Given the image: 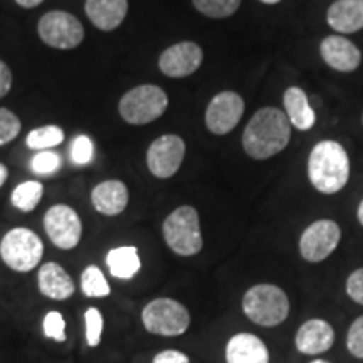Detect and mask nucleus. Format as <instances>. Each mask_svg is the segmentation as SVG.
Wrapping results in <instances>:
<instances>
[{
	"label": "nucleus",
	"mask_w": 363,
	"mask_h": 363,
	"mask_svg": "<svg viewBox=\"0 0 363 363\" xmlns=\"http://www.w3.org/2000/svg\"><path fill=\"white\" fill-rule=\"evenodd\" d=\"M142 321L147 331L162 337H179L190 326V313L182 303L170 298H157L142 311Z\"/></svg>",
	"instance_id": "nucleus-7"
},
{
	"label": "nucleus",
	"mask_w": 363,
	"mask_h": 363,
	"mask_svg": "<svg viewBox=\"0 0 363 363\" xmlns=\"http://www.w3.org/2000/svg\"><path fill=\"white\" fill-rule=\"evenodd\" d=\"M311 363H330V362H326V360H313Z\"/></svg>",
	"instance_id": "nucleus-40"
},
{
	"label": "nucleus",
	"mask_w": 363,
	"mask_h": 363,
	"mask_svg": "<svg viewBox=\"0 0 363 363\" xmlns=\"http://www.w3.org/2000/svg\"><path fill=\"white\" fill-rule=\"evenodd\" d=\"M62 140H65V133H62V130L56 125H48L30 131V133L27 135L26 143L30 150L44 152V150L57 147L59 143H62Z\"/></svg>",
	"instance_id": "nucleus-25"
},
{
	"label": "nucleus",
	"mask_w": 363,
	"mask_h": 363,
	"mask_svg": "<svg viewBox=\"0 0 363 363\" xmlns=\"http://www.w3.org/2000/svg\"><path fill=\"white\" fill-rule=\"evenodd\" d=\"M345 288H347V294L353 301L358 303V305H363V267L353 271L348 276Z\"/></svg>",
	"instance_id": "nucleus-33"
},
{
	"label": "nucleus",
	"mask_w": 363,
	"mask_h": 363,
	"mask_svg": "<svg viewBox=\"0 0 363 363\" xmlns=\"http://www.w3.org/2000/svg\"><path fill=\"white\" fill-rule=\"evenodd\" d=\"M84 325H86V342L89 347H98L101 342L103 333V315L98 308H88L84 313Z\"/></svg>",
	"instance_id": "nucleus-27"
},
{
	"label": "nucleus",
	"mask_w": 363,
	"mask_h": 363,
	"mask_svg": "<svg viewBox=\"0 0 363 363\" xmlns=\"http://www.w3.org/2000/svg\"><path fill=\"white\" fill-rule=\"evenodd\" d=\"M71 158L76 165H86V163L91 162V158H93V142L89 140V136H76L74 142H72Z\"/></svg>",
	"instance_id": "nucleus-32"
},
{
	"label": "nucleus",
	"mask_w": 363,
	"mask_h": 363,
	"mask_svg": "<svg viewBox=\"0 0 363 363\" xmlns=\"http://www.w3.org/2000/svg\"><path fill=\"white\" fill-rule=\"evenodd\" d=\"M362 125H363V113H362Z\"/></svg>",
	"instance_id": "nucleus-41"
},
{
	"label": "nucleus",
	"mask_w": 363,
	"mask_h": 363,
	"mask_svg": "<svg viewBox=\"0 0 363 363\" xmlns=\"http://www.w3.org/2000/svg\"><path fill=\"white\" fill-rule=\"evenodd\" d=\"M43 194H44L43 184H39V182H34V180L24 182V184L17 185V187L13 189L12 197H11L12 206L19 208L22 212H30L39 206L40 199H43Z\"/></svg>",
	"instance_id": "nucleus-23"
},
{
	"label": "nucleus",
	"mask_w": 363,
	"mask_h": 363,
	"mask_svg": "<svg viewBox=\"0 0 363 363\" xmlns=\"http://www.w3.org/2000/svg\"><path fill=\"white\" fill-rule=\"evenodd\" d=\"M17 4H19L21 7L24 9H33V7H38L40 4L44 2V0H16Z\"/></svg>",
	"instance_id": "nucleus-36"
},
{
	"label": "nucleus",
	"mask_w": 363,
	"mask_h": 363,
	"mask_svg": "<svg viewBox=\"0 0 363 363\" xmlns=\"http://www.w3.org/2000/svg\"><path fill=\"white\" fill-rule=\"evenodd\" d=\"M357 217H358V222H360L362 227H363V199L360 202V206H358V211H357Z\"/></svg>",
	"instance_id": "nucleus-38"
},
{
	"label": "nucleus",
	"mask_w": 363,
	"mask_h": 363,
	"mask_svg": "<svg viewBox=\"0 0 363 363\" xmlns=\"http://www.w3.org/2000/svg\"><path fill=\"white\" fill-rule=\"evenodd\" d=\"M289 140L291 123L286 113L274 106H266L249 120L242 133V147L254 160H267L283 152Z\"/></svg>",
	"instance_id": "nucleus-1"
},
{
	"label": "nucleus",
	"mask_w": 363,
	"mask_h": 363,
	"mask_svg": "<svg viewBox=\"0 0 363 363\" xmlns=\"http://www.w3.org/2000/svg\"><path fill=\"white\" fill-rule=\"evenodd\" d=\"M294 342L303 355H320L333 347L335 330L331 328L328 321L315 318L299 326Z\"/></svg>",
	"instance_id": "nucleus-15"
},
{
	"label": "nucleus",
	"mask_w": 363,
	"mask_h": 363,
	"mask_svg": "<svg viewBox=\"0 0 363 363\" xmlns=\"http://www.w3.org/2000/svg\"><path fill=\"white\" fill-rule=\"evenodd\" d=\"M246 110V103L235 91H222L208 103L206 111L207 130L214 135L230 133L239 125Z\"/></svg>",
	"instance_id": "nucleus-11"
},
{
	"label": "nucleus",
	"mask_w": 363,
	"mask_h": 363,
	"mask_svg": "<svg viewBox=\"0 0 363 363\" xmlns=\"http://www.w3.org/2000/svg\"><path fill=\"white\" fill-rule=\"evenodd\" d=\"M347 348L353 357L363 360V315L358 316L348 330Z\"/></svg>",
	"instance_id": "nucleus-31"
},
{
	"label": "nucleus",
	"mask_w": 363,
	"mask_h": 363,
	"mask_svg": "<svg viewBox=\"0 0 363 363\" xmlns=\"http://www.w3.org/2000/svg\"><path fill=\"white\" fill-rule=\"evenodd\" d=\"M44 244L40 238L26 227L9 230L0 242V257L11 269L29 272L43 259Z\"/></svg>",
	"instance_id": "nucleus-6"
},
{
	"label": "nucleus",
	"mask_w": 363,
	"mask_h": 363,
	"mask_svg": "<svg viewBox=\"0 0 363 363\" xmlns=\"http://www.w3.org/2000/svg\"><path fill=\"white\" fill-rule=\"evenodd\" d=\"M227 363H269V350L252 333H238L227 342Z\"/></svg>",
	"instance_id": "nucleus-16"
},
{
	"label": "nucleus",
	"mask_w": 363,
	"mask_h": 363,
	"mask_svg": "<svg viewBox=\"0 0 363 363\" xmlns=\"http://www.w3.org/2000/svg\"><path fill=\"white\" fill-rule=\"evenodd\" d=\"M169 106V96L162 88L153 84L136 86L123 94L118 104V111L126 123L147 125L165 113Z\"/></svg>",
	"instance_id": "nucleus-5"
},
{
	"label": "nucleus",
	"mask_w": 363,
	"mask_h": 363,
	"mask_svg": "<svg viewBox=\"0 0 363 363\" xmlns=\"http://www.w3.org/2000/svg\"><path fill=\"white\" fill-rule=\"evenodd\" d=\"M81 289L88 298L110 296L111 288L98 266H88L81 274Z\"/></svg>",
	"instance_id": "nucleus-24"
},
{
	"label": "nucleus",
	"mask_w": 363,
	"mask_h": 363,
	"mask_svg": "<svg viewBox=\"0 0 363 363\" xmlns=\"http://www.w3.org/2000/svg\"><path fill=\"white\" fill-rule=\"evenodd\" d=\"M308 177L320 194L333 195L350 180V158L342 143L323 140L313 147L308 158Z\"/></svg>",
	"instance_id": "nucleus-2"
},
{
	"label": "nucleus",
	"mask_w": 363,
	"mask_h": 363,
	"mask_svg": "<svg viewBox=\"0 0 363 363\" xmlns=\"http://www.w3.org/2000/svg\"><path fill=\"white\" fill-rule=\"evenodd\" d=\"M7 177H9V170H7V167H6V165H2V163H0V189H2V185L6 184Z\"/></svg>",
	"instance_id": "nucleus-37"
},
{
	"label": "nucleus",
	"mask_w": 363,
	"mask_h": 363,
	"mask_svg": "<svg viewBox=\"0 0 363 363\" xmlns=\"http://www.w3.org/2000/svg\"><path fill=\"white\" fill-rule=\"evenodd\" d=\"M326 22L338 34L358 33L363 29V0H335L326 12Z\"/></svg>",
	"instance_id": "nucleus-17"
},
{
	"label": "nucleus",
	"mask_w": 363,
	"mask_h": 363,
	"mask_svg": "<svg viewBox=\"0 0 363 363\" xmlns=\"http://www.w3.org/2000/svg\"><path fill=\"white\" fill-rule=\"evenodd\" d=\"M289 298L274 284H256L242 298V310L252 323L272 328L289 315Z\"/></svg>",
	"instance_id": "nucleus-3"
},
{
	"label": "nucleus",
	"mask_w": 363,
	"mask_h": 363,
	"mask_svg": "<svg viewBox=\"0 0 363 363\" xmlns=\"http://www.w3.org/2000/svg\"><path fill=\"white\" fill-rule=\"evenodd\" d=\"M153 363H190V360L185 353L177 350H165L153 358Z\"/></svg>",
	"instance_id": "nucleus-34"
},
{
	"label": "nucleus",
	"mask_w": 363,
	"mask_h": 363,
	"mask_svg": "<svg viewBox=\"0 0 363 363\" xmlns=\"http://www.w3.org/2000/svg\"><path fill=\"white\" fill-rule=\"evenodd\" d=\"M12 88V72L4 61H0V98H4Z\"/></svg>",
	"instance_id": "nucleus-35"
},
{
	"label": "nucleus",
	"mask_w": 363,
	"mask_h": 363,
	"mask_svg": "<svg viewBox=\"0 0 363 363\" xmlns=\"http://www.w3.org/2000/svg\"><path fill=\"white\" fill-rule=\"evenodd\" d=\"M30 167H33L34 174L49 175L57 172L59 167H61V158H59L57 153L51 152V150H44V152H39L38 155L33 158Z\"/></svg>",
	"instance_id": "nucleus-29"
},
{
	"label": "nucleus",
	"mask_w": 363,
	"mask_h": 363,
	"mask_svg": "<svg viewBox=\"0 0 363 363\" xmlns=\"http://www.w3.org/2000/svg\"><path fill=\"white\" fill-rule=\"evenodd\" d=\"M342 229L335 220L321 219L308 225L299 238V252L308 262H321L338 247Z\"/></svg>",
	"instance_id": "nucleus-9"
},
{
	"label": "nucleus",
	"mask_w": 363,
	"mask_h": 363,
	"mask_svg": "<svg viewBox=\"0 0 363 363\" xmlns=\"http://www.w3.org/2000/svg\"><path fill=\"white\" fill-rule=\"evenodd\" d=\"M320 56L325 65L338 72H353L362 65V51L343 35H328L321 40Z\"/></svg>",
	"instance_id": "nucleus-14"
},
{
	"label": "nucleus",
	"mask_w": 363,
	"mask_h": 363,
	"mask_svg": "<svg viewBox=\"0 0 363 363\" xmlns=\"http://www.w3.org/2000/svg\"><path fill=\"white\" fill-rule=\"evenodd\" d=\"M261 2L269 4V6H272V4H278V2H281V0H261Z\"/></svg>",
	"instance_id": "nucleus-39"
},
{
	"label": "nucleus",
	"mask_w": 363,
	"mask_h": 363,
	"mask_svg": "<svg viewBox=\"0 0 363 363\" xmlns=\"http://www.w3.org/2000/svg\"><path fill=\"white\" fill-rule=\"evenodd\" d=\"M284 113L288 116L289 123L299 131L311 130L316 123V113L311 108L310 99L301 88L291 86L284 91L283 96Z\"/></svg>",
	"instance_id": "nucleus-21"
},
{
	"label": "nucleus",
	"mask_w": 363,
	"mask_h": 363,
	"mask_svg": "<svg viewBox=\"0 0 363 363\" xmlns=\"http://www.w3.org/2000/svg\"><path fill=\"white\" fill-rule=\"evenodd\" d=\"M39 38L51 48L74 49L83 43L84 27L69 12L51 11L40 17L38 26Z\"/></svg>",
	"instance_id": "nucleus-8"
},
{
	"label": "nucleus",
	"mask_w": 363,
	"mask_h": 363,
	"mask_svg": "<svg viewBox=\"0 0 363 363\" xmlns=\"http://www.w3.org/2000/svg\"><path fill=\"white\" fill-rule=\"evenodd\" d=\"M86 16L99 30H115L128 13V0H86Z\"/></svg>",
	"instance_id": "nucleus-19"
},
{
	"label": "nucleus",
	"mask_w": 363,
	"mask_h": 363,
	"mask_svg": "<svg viewBox=\"0 0 363 363\" xmlns=\"http://www.w3.org/2000/svg\"><path fill=\"white\" fill-rule=\"evenodd\" d=\"M203 61L202 48L195 43H184L170 45L160 54L158 67L169 78H187L199 69Z\"/></svg>",
	"instance_id": "nucleus-13"
},
{
	"label": "nucleus",
	"mask_w": 363,
	"mask_h": 363,
	"mask_svg": "<svg viewBox=\"0 0 363 363\" xmlns=\"http://www.w3.org/2000/svg\"><path fill=\"white\" fill-rule=\"evenodd\" d=\"M128 189L120 180L101 182L91 192V202L103 216L121 214L128 206Z\"/></svg>",
	"instance_id": "nucleus-18"
},
{
	"label": "nucleus",
	"mask_w": 363,
	"mask_h": 363,
	"mask_svg": "<svg viewBox=\"0 0 363 363\" xmlns=\"http://www.w3.org/2000/svg\"><path fill=\"white\" fill-rule=\"evenodd\" d=\"M44 229L52 244L59 249H74L83 234V224L78 212L65 203L52 206L44 216Z\"/></svg>",
	"instance_id": "nucleus-10"
},
{
	"label": "nucleus",
	"mask_w": 363,
	"mask_h": 363,
	"mask_svg": "<svg viewBox=\"0 0 363 363\" xmlns=\"http://www.w3.org/2000/svg\"><path fill=\"white\" fill-rule=\"evenodd\" d=\"M66 321L59 311H49L44 318V335L48 338H52L54 342L65 343L66 342Z\"/></svg>",
	"instance_id": "nucleus-30"
},
{
	"label": "nucleus",
	"mask_w": 363,
	"mask_h": 363,
	"mask_svg": "<svg viewBox=\"0 0 363 363\" xmlns=\"http://www.w3.org/2000/svg\"><path fill=\"white\" fill-rule=\"evenodd\" d=\"M163 238L167 246L179 256L190 257L201 252L203 240L199 212L192 206L175 208L163 222Z\"/></svg>",
	"instance_id": "nucleus-4"
},
{
	"label": "nucleus",
	"mask_w": 363,
	"mask_h": 363,
	"mask_svg": "<svg viewBox=\"0 0 363 363\" xmlns=\"http://www.w3.org/2000/svg\"><path fill=\"white\" fill-rule=\"evenodd\" d=\"M38 284L39 291L45 298L56 299V301L71 298L72 293H74L72 278L67 274L65 267L59 266L57 262H45V264L40 266L38 274Z\"/></svg>",
	"instance_id": "nucleus-20"
},
{
	"label": "nucleus",
	"mask_w": 363,
	"mask_h": 363,
	"mask_svg": "<svg viewBox=\"0 0 363 363\" xmlns=\"http://www.w3.org/2000/svg\"><path fill=\"white\" fill-rule=\"evenodd\" d=\"M106 264L111 276L118 279H131L142 267L138 251L133 246L111 249L106 256Z\"/></svg>",
	"instance_id": "nucleus-22"
},
{
	"label": "nucleus",
	"mask_w": 363,
	"mask_h": 363,
	"mask_svg": "<svg viewBox=\"0 0 363 363\" xmlns=\"http://www.w3.org/2000/svg\"><path fill=\"white\" fill-rule=\"evenodd\" d=\"M185 158V142L179 135H163L150 145L147 165L157 179H170L180 170Z\"/></svg>",
	"instance_id": "nucleus-12"
},
{
	"label": "nucleus",
	"mask_w": 363,
	"mask_h": 363,
	"mask_svg": "<svg viewBox=\"0 0 363 363\" xmlns=\"http://www.w3.org/2000/svg\"><path fill=\"white\" fill-rule=\"evenodd\" d=\"M194 7L211 19H225L238 12L240 0H192Z\"/></svg>",
	"instance_id": "nucleus-26"
},
{
	"label": "nucleus",
	"mask_w": 363,
	"mask_h": 363,
	"mask_svg": "<svg viewBox=\"0 0 363 363\" xmlns=\"http://www.w3.org/2000/svg\"><path fill=\"white\" fill-rule=\"evenodd\" d=\"M21 120L16 113L7 110V108H0V147L12 142L21 133Z\"/></svg>",
	"instance_id": "nucleus-28"
}]
</instances>
